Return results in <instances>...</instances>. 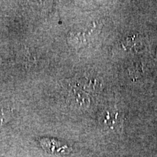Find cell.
I'll list each match as a JSON object with an SVG mask.
<instances>
[{
	"mask_svg": "<svg viewBox=\"0 0 157 157\" xmlns=\"http://www.w3.org/2000/svg\"><path fill=\"white\" fill-rule=\"evenodd\" d=\"M4 121H5V117H4V113H2L1 114H0V127L2 126V124L4 123Z\"/></svg>",
	"mask_w": 157,
	"mask_h": 157,
	"instance_id": "277c9868",
	"label": "cell"
},
{
	"mask_svg": "<svg viewBox=\"0 0 157 157\" xmlns=\"http://www.w3.org/2000/svg\"><path fill=\"white\" fill-rule=\"evenodd\" d=\"M40 143L45 151L50 154H67L70 151L69 147L54 139L44 138L40 140Z\"/></svg>",
	"mask_w": 157,
	"mask_h": 157,
	"instance_id": "6da1fadb",
	"label": "cell"
},
{
	"mask_svg": "<svg viewBox=\"0 0 157 157\" xmlns=\"http://www.w3.org/2000/svg\"><path fill=\"white\" fill-rule=\"evenodd\" d=\"M140 39L139 37L135 36H129L126 39L124 43L123 44L124 48L128 49L129 50H137L140 48Z\"/></svg>",
	"mask_w": 157,
	"mask_h": 157,
	"instance_id": "3957f363",
	"label": "cell"
},
{
	"mask_svg": "<svg viewBox=\"0 0 157 157\" xmlns=\"http://www.w3.org/2000/svg\"><path fill=\"white\" fill-rule=\"evenodd\" d=\"M118 113L115 111H107L101 117V120L105 126L109 128H113L117 124Z\"/></svg>",
	"mask_w": 157,
	"mask_h": 157,
	"instance_id": "7a4b0ae2",
	"label": "cell"
}]
</instances>
